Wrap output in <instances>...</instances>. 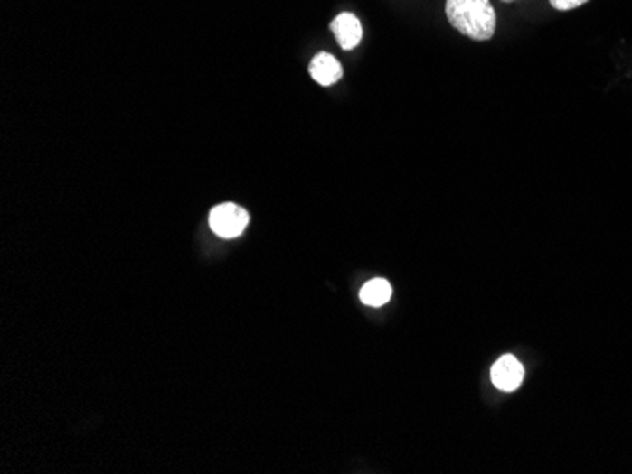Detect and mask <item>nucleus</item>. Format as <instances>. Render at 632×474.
<instances>
[{
	"label": "nucleus",
	"mask_w": 632,
	"mask_h": 474,
	"mask_svg": "<svg viewBox=\"0 0 632 474\" xmlns=\"http://www.w3.org/2000/svg\"><path fill=\"white\" fill-rule=\"evenodd\" d=\"M391 297H392V285L382 278H375L368 282L360 292L362 302L368 306H382L391 301Z\"/></svg>",
	"instance_id": "423d86ee"
},
{
	"label": "nucleus",
	"mask_w": 632,
	"mask_h": 474,
	"mask_svg": "<svg viewBox=\"0 0 632 474\" xmlns=\"http://www.w3.org/2000/svg\"><path fill=\"white\" fill-rule=\"evenodd\" d=\"M330 27H332V33L335 34L337 44L343 50H353L360 44L363 33H362L360 19L354 14H351V12L339 14Z\"/></svg>",
	"instance_id": "20e7f679"
},
{
	"label": "nucleus",
	"mask_w": 632,
	"mask_h": 474,
	"mask_svg": "<svg viewBox=\"0 0 632 474\" xmlns=\"http://www.w3.org/2000/svg\"><path fill=\"white\" fill-rule=\"evenodd\" d=\"M209 223H211V229L218 237H222V238H235V237L242 235L244 229H247L249 212L244 210L242 206L233 204V202L218 204L216 209L211 210Z\"/></svg>",
	"instance_id": "f03ea898"
},
{
	"label": "nucleus",
	"mask_w": 632,
	"mask_h": 474,
	"mask_svg": "<svg viewBox=\"0 0 632 474\" xmlns=\"http://www.w3.org/2000/svg\"><path fill=\"white\" fill-rule=\"evenodd\" d=\"M445 14L457 31L479 42L496 31V12L488 0H447Z\"/></svg>",
	"instance_id": "f257e3e1"
},
{
	"label": "nucleus",
	"mask_w": 632,
	"mask_h": 474,
	"mask_svg": "<svg viewBox=\"0 0 632 474\" xmlns=\"http://www.w3.org/2000/svg\"><path fill=\"white\" fill-rule=\"evenodd\" d=\"M552 3V6L555 10H561V12H568V10H574V8H580L581 5L589 3V0H549Z\"/></svg>",
	"instance_id": "0eeeda50"
},
{
	"label": "nucleus",
	"mask_w": 632,
	"mask_h": 474,
	"mask_svg": "<svg viewBox=\"0 0 632 474\" xmlns=\"http://www.w3.org/2000/svg\"><path fill=\"white\" fill-rule=\"evenodd\" d=\"M491 378L493 384L500 389V391H515L519 389V386L523 384L524 378V368L519 363V359L515 356H502L491 370Z\"/></svg>",
	"instance_id": "7ed1b4c3"
},
{
	"label": "nucleus",
	"mask_w": 632,
	"mask_h": 474,
	"mask_svg": "<svg viewBox=\"0 0 632 474\" xmlns=\"http://www.w3.org/2000/svg\"><path fill=\"white\" fill-rule=\"evenodd\" d=\"M309 72H311V76H313V79L316 81V84H320L324 88H330V86L337 84V81L343 78L341 63L332 53H325V51L318 53L311 60Z\"/></svg>",
	"instance_id": "39448f33"
},
{
	"label": "nucleus",
	"mask_w": 632,
	"mask_h": 474,
	"mask_svg": "<svg viewBox=\"0 0 632 474\" xmlns=\"http://www.w3.org/2000/svg\"><path fill=\"white\" fill-rule=\"evenodd\" d=\"M504 3H514V0H504Z\"/></svg>",
	"instance_id": "6e6552de"
}]
</instances>
